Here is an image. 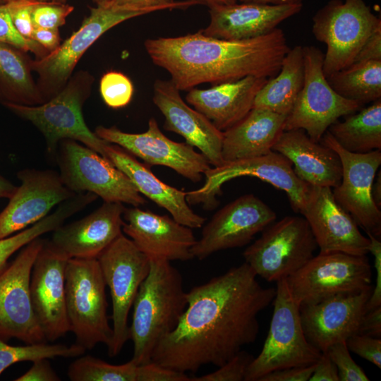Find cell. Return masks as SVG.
<instances>
[{
    "mask_svg": "<svg viewBox=\"0 0 381 381\" xmlns=\"http://www.w3.org/2000/svg\"><path fill=\"white\" fill-rule=\"evenodd\" d=\"M125 207L118 202H104L83 218L53 231L49 245L69 258H97L122 234Z\"/></svg>",
    "mask_w": 381,
    "mask_h": 381,
    "instance_id": "25",
    "label": "cell"
},
{
    "mask_svg": "<svg viewBox=\"0 0 381 381\" xmlns=\"http://www.w3.org/2000/svg\"><path fill=\"white\" fill-rule=\"evenodd\" d=\"M32 2L8 4L12 23L16 31L24 38L32 40L35 25L32 19Z\"/></svg>",
    "mask_w": 381,
    "mask_h": 381,
    "instance_id": "45",
    "label": "cell"
},
{
    "mask_svg": "<svg viewBox=\"0 0 381 381\" xmlns=\"http://www.w3.org/2000/svg\"><path fill=\"white\" fill-rule=\"evenodd\" d=\"M60 377L51 366L48 358L32 361L31 368L15 381H59Z\"/></svg>",
    "mask_w": 381,
    "mask_h": 381,
    "instance_id": "48",
    "label": "cell"
},
{
    "mask_svg": "<svg viewBox=\"0 0 381 381\" xmlns=\"http://www.w3.org/2000/svg\"><path fill=\"white\" fill-rule=\"evenodd\" d=\"M272 150L286 157L296 174L310 186L333 188L341 182L342 166L335 151L312 140L301 130L284 131Z\"/></svg>",
    "mask_w": 381,
    "mask_h": 381,
    "instance_id": "29",
    "label": "cell"
},
{
    "mask_svg": "<svg viewBox=\"0 0 381 381\" xmlns=\"http://www.w3.org/2000/svg\"><path fill=\"white\" fill-rule=\"evenodd\" d=\"M32 40L40 44L49 53L54 51L61 43L59 29L35 28Z\"/></svg>",
    "mask_w": 381,
    "mask_h": 381,
    "instance_id": "52",
    "label": "cell"
},
{
    "mask_svg": "<svg viewBox=\"0 0 381 381\" xmlns=\"http://www.w3.org/2000/svg\"><path fill=\"white\" fill-rule=\"evenodd\" d=\"M96 6H105L110 0H91Z\"/></svg>",
    "mask_w": 381,
    "mask_h": 381,
    "instance_id": "58",
    "label": "cell"
},
{
    "mask_svg": "<svg viewBox=\"0 0 381 381\" xmlns=\"http://www.w3.org/2000/svg\"><path fill=\"white\" fill-rule=\"evenodd\" d=\"M95 134L102 140L116 145L149 167L162 165L193 182L201 180L210 167L207 158L187 143L173 141L163 134L157 121L150 118L145 132L131 133L116 126H98Z\"/></svg>",
    "mask_w": 381,
    "mask_h": 381,
    "instance_id": "17",
    "label": "cell"
},
{
    "mask_svg": "<svg viewBox=\"0 0 381 381\" xmlns=\"http://www.w3.org/2000/svg\"><path fill=\"white\" fill-rule=\"evenodd\" d=\"M241 2H253L265 4H284L291 3H302L303 0H238Z\"/></svg>",
    "mask_w": 381,
    "mask_h": 381,
    "instance_id": "56",
    "label": "cell"
},
{
    "mask_svg": "<svg viewBox=\"0 0 381 381\" xmlns=\"http://www.w3.org/2000/svg\"><path fill=\"white\" fill-rule=\"evenodd\" d=\"M286 116L253 108L240 121L223 131L222 155L225 162L262 156L284 131Z\"/></svg>",
    "mask_w": 381,
    "mask_h": 381,
    "instance_id": "30",
    "label": "cell"
},
{
    "mask_svg": "<svg viewBox=\"0 0 381 381\" xmlns=\"http://www.w3.org/2000/svg\"><path fill=\"white\" fill-rule=\"evenodd\" d=\"M0 42L11 44L28 52H30L40 59L49 52L33 40L22 37L15 29L9 13L8 4H0Z\"/></svg>",
    "mask_w": 381,
    "mask_h": 381,
    "instance_id": "41",
    "label": "cell"
},
{
    "mask_svg": "<svg viewBox=\"0 0 381 381\" xmlns=\"http://www.w3.org/2000/svg\"><path fill=\"white\" fill-rule=\"evenodd\" d=\"M300 213L310 228L319 253L368 254V237L361 234L352 216L337 202L331 188L310 186Z\"/></svg>",
    "mask_w": 381,
    "mask_h": 381,
    "instance_id": "21",
    "label": "cell"
},
{
    "mask_svg": "<svg viewBox=\"0 0 381 381\" xmlns=\"http://www.w3.org/2000/svg\"><path fill=\"white\" fill-rule=\"evenodd\" d=\"M315 366V363L277 370L264 375L259 381H308Z\"/></svg>",
    "mask_w": 381,
    "mask_h": 381,
    "instance_id": "47",
    "label": "cell"
},
{
    "mask_svg": "<svg viewBox=\"0 0 381 381\" xmlns=\"http://www.w3.org/2000/svg\"><path fill=\"white\" fill-rule=\"evenodd\" d=\"M349 350L381 368V339L355 334L346 341Z\"/></svg>",
    "mask_w": 381,
    "mask_h": 381,
    "instance_id": "44",
    "label": "cell"
},
{
    "mask_svg": "<svg viewBox=\"0 0 381 381\" xmlns=\"http://www.w3.org/2000/svg\"><path fill=\"white\" fill-rule=\"evenodd\" d=\"M197 2L198 4H203L207 6L209 8L233 4L236 3L238 0H193Z\"/></svg>",
    "mask_w": 381,
    "mask_h": 381,
    "instance_id": "55",
    "label": "cell"
},
{
    "mask_svg": "<svg viewBox=\"0 0 381 381\" xmlns=\"http://www.w3.org/2000/svg\"><path fill=\"white\" fill-rule=\"evenodd\" d=\"M204 175V185L186 192V198L189 205L202 204L208 210L218 205L216 197L220 194L222 185L240 176L255 177L284 191L293 210L297 212L304 208L310 188L296 174L291 162L273 150L262 156L225 162L220 167L210 168Z\"/></svg>",
    "mask_w": 381,
    "mask_h": 381,
    "instance_id": "14",
    "label": "cell"
},
{
    "mask_svg": "<svg viewBox=\"0 0 381 381\" xmlns=\"http://www.w3.org/2000/svg\"><path fill=\"white\" fill-rule=\"evenodd\" d=\"M152 100L164 116V128L181 135L197 147L214 167L224 164L222 155L223 131L202 113L188 105L170 80H157Z\"/></svg>",
    "mask_w": 381,
    "mask_h": 381,
    "instance_id": "24",
    "label": "cell"
},
{
    "mask_svg": "<svg viewBox=\"0 0 381 381\" xmlns=\"http://www.w3.org/2000/svg\"><path fill=\"white\" fill-rule=\"evenodd\" d=\"M106 286L97 258L68 260L65 289L70 332L85 350L99 343L108 348L111 343Z\"/></svg>",
    "mask_w": 381,
    "mask_h": 381,
    "instance_id": "5",
    "label": "cell"
},
{
    "mask_svg": "<svg viewBox=\"0 0 381 381\" xmlns=\"http://www.w3.org/2000/svg\"><path fill=\"white\" fill-rule=\"evenodd\" d=\"M367 61H381V24L367 38L353 62Z\"/></svg>",
    "mask_w": 381,
    "mask_h": 381,
    "instance_id": "49",
    "label": "cell"
},
{
    "mask_svg": "<svg viewBox=\"0 0 381 381\" xmlns=\"http://www.w3.org/2000/svg\"><path fill=\"white\" fill-rule=\"evenodd\" d=\"M309 381H339L337 367L327 352H322Z\"/></svg>",
    "mask_w": 381,
    "mask_h": 381,
    "instance_id": "50",
    "label": "cell"
},
{
    "mask_svg": "<svg viewBox=\"0 0 381 381\" xmlns=\"http://www.w3.org/2000/svg\"><path fill=\"white\" fill-rule=\"evenodd\" d=\"M73 210L66 203L29 227L0 240V273L8 265V260L16 251L42 235L54 231L72 216Z\"/></svg>",
    "mask_w": 381,
    "mask_h": 381,
    "instance_id": "37",
    "label": "cell"
},
{
    "mask_svg": "<svg viewBox=\"0 0 381 381\" xmlns=\"http://www.w3.org/2000/svg\"><path fill=\"white\" fill-rule=\"evenodd\" d=\"M275 294L246 262L193 287L176 327L157 344L151 362L183 373L222 365L256 340L258 316Z\"/></svg>",
    "mask_w": 381,
    "mask_h": 381,
    "instance_id": "1",
    "label": "cell"
},
{
    "mask_svg": "<svg viewBox=\"0 0 381 381\" xmlns=\"http://www.w3.org/2000/svg\"><path fill=\"white\" fill-rule=\"evenodd\" d=\"M56 155L62 181L75 193L90 192L104 202L133 207L146 203L128 177L95 150L66 139L60 142Z\"/></svg>",
    "mask_w": 381,
    "mask_h": 381,
    "instance_id": "10",
    "label": "cell"
},
{
    "mask_svg": "<svg viewBox=\"0 0 381 381\" xmlns=\"http://www.w3.org/2000/svg\"><path fill=\"white\" fill-rule=\"evenodd\" d=\"M67 374L71 381H190L186 373L153 362L138 365L131 359L114 365L90 355L80 356L71 363Z\"/></svg>",
    "mask_w": 381,
    "mask_h": 381,
    "instance_id": "31",
    "label": "cell"
},
{
    "mask_svg": "<svg viewBox=\"0 0 381 381\" xmlns=\"http://www.w3.org/2000/svg\"><path fill=\"white\" fill-rule=\"evenodd\" d=\"M144 46L152 62L169 73L170 80L180 91L250 75L274 77L290 49L278 28L241 40L207 36L200 30L183 36L150 38Z\"/></svg>",
    "mask_w": 381,
    "mask_h": 381,
    "instance_id": "2",
    "label": "cell"
},
{
    "mask_svg": "<svg viewBox=\"0 0 381 381\" xmlns=\"http://www.w3.org/2000/svg\"><path fill=\"white\" fill-rule=\"evenodd\" d=\"M89 9L80 28L54 51L32 60V69L38 75L37 85L45 102L63 89L82 56L103 34L123 21L147 14L107 6H89Z\"/></svg>",
    "mask_w": 381,
    "mask_h": 381,
    "instance_id": "13",
    "label": "cell"
},
{
    "mask_svg": "<svg viewBox=\"0 0 381 381\" xmlns=\"http://www.w3.org/2000/svg\"><path fill=\"white\" fill-rule=\"evenodd\" d=\"M27 52L0 42V102L35 106L45 102L32 76Z\"/></svg>",
    "mask_w": 381,
    "mask_h": 381,
    "instance_id": "32",
    "label": "cell"
},
{
    "mask_svg": "<svg viewBox=\"0 0 381 381\" xmlns=\"http://www.w3.org/2000/svg\"><path fill=\"white\" fill-rule=\"evenodd\" d=\"M73 10L74 6L67 3L35 2L32 6V19L35 28L59 29Z\"/></svg>",
    "mask_w": 381,
    "mask_h": 381,
    "instance_id": "39",
    "label": "cell"
},
{
    "mask_svg": "<svg viewBox=\"0 0 381 381\" xmlns=\"http://www.w3.org/2000/svg\"><path fill=\"white\" fill-rule=\"evenodd\" d=\"M105 152L107 159L128 177L142 195L164 208L177 222L191 229L203 226L205 218L191 209L186 200V192L162 181L150 167L116 145L107 144Z\"/></svg>",
    "mask_w": 381,
    "mask_h": 381,
    "instance_id": "28",
    "label": "cell"
},
{
    "mask_svg": "<svg viewBox=\"0 0 381 381\" xmlns=\"http://www.w3.org/2000/svg\"><path fill=\"white\" fill-rule=\"evenodd\" d=\"M44 240L40 237L23 247L0 273V338H16L26 344L47 342L35 315L30 294L31 272Z\"/></svg>",
    "mask_w": 381,
    "mask_h": 381,
    "instance_id": "15",
    "label": "cell"
},
{
    "mask_svg": "<svg viewBox=\"0 0 381 381\" xmlns=\"http://www.w3.org/2000/svg\"><path fill=\"white\" fill-rule=\"evenodd\" d=\"M97 258L111 297L113 336L107 349L109 356L115 357L130 339L128 314L148 274L150 259L123 234Z\"/></svg>",
    "mask_w": 381,
    "mask_h": 381,
    "instance_id": "11",
    "label": "cell"
},
{
    "mask_svg": "<svg viewBox=\"0 0 381 381\" xmlns=\"http://www.w3.org/2000/svg\"><path fill=\"white\" fill-rule=\"evenodd\" d=\"M320 141L335 151L341 159V182L332 188L335 200L365 232L380 238L381 211L373 201L372 187L381 164L380 150L366 153L349 152L327 131Z\"/></svg>",
    "mask_w": 381,
    "mask_h": 381,
    "instance_id": "16",
    "label": "cell"
},
{
    "mask_svg": "<svg viewBox=\"0 0 381 381\" xmlns=\"http://www.w3.org/2000/svg\"><path fill=\"white\" fill-rule=\"evenodd\" d=\"M337 367L339 381H369L363 368L352 358L346 341L332 345L325 351Z\"/></svg>",
    "mask_w": 381,
    "mask_h": 381,
    "instance_id": "42",
    "label": "cell"
},
{
    "mask_svg": "<svg viewBox=\"0 0 381 381\" xmlns=\"http://www.w3.org/2000/svg\"><path fill=\"white\" fill-rule=\"evenodd\" d=\"M381 174L379 171L378 177L376 181L373 184L372 187V196L375 205L380 208L381 207Z\"/></svg>",
    "mask_w": 381,
    "mask_h": 381,
    "instance_id": "54",
    "label": "cell"
},
{
    "mask_svg": "<svg viewBox=\"0 0 381 381\" xmlns=\"http://www.w3.org/2000/svg\"><path fill=\"white\" fill-rule=\"evenodd\" d=\"M318 245L303 217L286 216L268 225L243 253L256 276L269 282L286 279L315 255Z\"/></svg>",
    "mask_w": 381,
    "mask_h": 381,
    "instance_id": "7",
    "label": "cell"
},
{
    "mask_svg": "<svg viewBox=\"0 0 381 381\" xmlns=\"http://www.w3.org/2000/svg\"><path fill=\"white\" fill-rule=\"evenodd\" d=\"M198 4L193 0H110L105 6L112 8L141 11L150 13L167 9L187 8Z\"/></svg>",
    "mask_w": 381,
    "mask_h": 381,
    "instance_id": "43",
    "label": "cell"
},
{
    "mask_svg": "<svg viewBox=\"0 0 381 381\" xmlns=\"http://www.w3.org/2000/svg\"><path fill=\"white\" fill-rule=\"evenodd\" d=\"M346 116L327 129L341 147L353 153L381 150V99Z\"/></svg>",
    "mask_w": 381,
    "mask_h": 381,
    "instance_id": "34",
    "label": "cell"
},
{
    "mask_svg": "<svg viewBox=\"0 0 381 381\" xmlns=\"http://www.w3.org/2000/svg\"><path fill=\"white\" fill-rule=\"evenodd\" d=\"M122 231L149 259L187 261L196 242L191 228L167 215L138 207L125 208Z\"/></svg>",
    "mask_w": 381,
    "mask_h": 381,
    "instance_id": "23",
    "label": "cell"
},
{
    "mask_svg": "<svg viewBox=\"0 0 381 381\" xmlns=\"http://www.w3.org/2000/svg\"><path fill=\"white\" fill-rule=\"evenodd\" d=\"M99 92L107 106L112 109H120L131 101L134 87L127 75L121 72L110 71L101 78Z\"/></svg>",
    "mask_w": 381,
    "mask_h": 381,
    "instance_id": "38",
    "label": "cell"
},
{
    "mask_svg": "<svg viewBox=\"0 0 381 381\" xmlns=\"http://www.w3.org/2000/svg\"><path fill=\"white\" fill-rule=\"evenodd\" d=\"M253 358L248 352L241 350L217 370L199 377H190V381H244Z\"/></svg>",
    "mask_w": 381,
    "mask_h": 381,
    "instance_id": "40",
    "label": "cell"
},
{
    "mask_svg": "<svg viewBox=\"0 0 381 381\" xmlns=\"http://www.w3.org/2000/svg\"><path fill=\"white\" fill-rule=\"evenodd\" d=\"M21 183L0 212V240L45 217L56 205L74 197L53 170L25 169L17 174Z\"/></svg>",
    "mask_w": 381,
    "mask_h": 381,
    "instance_id": "19",
    "label": "cell"
},
{
    "mask_svg": "<svg viewBox=\"0 0 381 381\" xmlns=\"http://www.w3.org/2000/svg\"><path fill=\"white\" fill-rule=\"evenodd\" d=\"M289 292L300 305L373 288L372 270L366 255L318 253L286 279Z\"/></svg>",
    "mask_w": 381,
    "mask_h": 381,
    "instance_id": "12",
    "label": "cell"
},
{
    "mask_svg": "<svg viewBox=\"0 0 381 381\" xmlns=\"http://www.w3.org/2000/svg\"><path fill=\"white\" fill-rule=\"evenodd\" d=\"M267 79L250 75L212 85L207 89L193 87L188 90L186 100L216 128L224 131L253 109L256 95Z\"/></svg>",
    "mask_w": 381,
    "mask_h": 381,
    "instance_id": "27",
    "label": "cell"
},
{
    "mask_svg": "<svg viewBox=\"0 0 381 381\" xmlns=\"http://www.w3.org/2000/svg\"><path fill=\"white\" fill-rule=\"evenodd\" d=\"M372 289L338 294L300 306L302 327L309 342L325 352L332 345L357 334Z\"/></svg>",
    "mask_w": 381,
    "mask_h": 381,
    "instance_id": "22",
    "label": "cell"
},
{
    "mask_svg": "<svg viewBox=\"0 0 381 381\" xmlns=\"http://www.w3.org/2000/svg\"><path fill=\"white\" fill-rule=\"evenodd\" d=\"M303 47L296 45L289 49L277 75L268 78L258 91L253 107L287 116L303 87Z\"/></svg>",
    "mask_w": 381,
    "mask_h": 381,
    "instance_id": "33",
    "label": "cell"
},
{
    "mask_svg": "<svg viewBox=\"0 0 381 381\" xmlns=\"http://www.w3.org/2000/svg\"><path fill=\"white\" fill-rule=\"evenodd\" d=\"M54 1L59 3H66L68 0H54Z\"/></svg>",
    "mask_w": 381,
    "mask_h": 381,
    "instance_id": "59",
    "label": "cell"
},
{
    "mask_svg": "<svg viewBox=\"0 0 381 381\" xmlns=\"http://www.w3.org/2000/svg\"><path fill=\"white\" fill-rule=\"evenodd\" d=\"M5 4L4 0H0V4Z\"/></svg>",
    "mask_w": 381,
    "mask_h": 381,
    "instance_id": "60",
    "label": "cell"
},
{
    "mask_svg": "<svg viewBox=\"0 0 381 381\" xmlns=\"http://www.w3.org/2000/svg\"><path fill=\"white\" fill-rule=\"evenodd\" d=\"M381 20L364 0H330L313 18L315 38L326 45V78L351 64Z\"/></svg>",
    "mask_w": 381,
    "mask_h": 381,
    "instance_id": "8",
    "label": "cell"
},
{
    "mask_svg": "<svg viewBox=\"0 0 381 381\" xmlns=\"http://www.w3.org/2000/svg\"><path fill=\"white\" fill-rule=\"evenodd\" d=\"M4 3H15V2H43V1H54V0H4Z\"/></svg>",
    "mask_w": 381,
    "mask_h": 381,
    "instance_id": "57",
    "label": "cell"
},
{
    "mask_svg": "<svg viewBox=\"0 0 381 381\" xmlns=\"http://www.w3.org/2000/svg\"><path fill=\"white\" fill-rule=\"evenodd\" d=\"M133 306L131 360L142 365L151 362L157 344L175 329L187 306L181 274L170 261L150 259L148 274L139 287Z\"/></svg>",
    "mask_w": 381,
    "mask_h": 381,
    "instance_id": "3",
    "label": "cell"
},
{
    "mask_svg": "<svg viewBox=\"0 0 381 381\" xmlns=\"http://www.w3.org/2000/svg\"><path fill=\"white\" fill-rule=\"evenodd\" d=\"M94 76L80 70L71 76L63 89L47 102L35 106L3 104L18 117L30 122L43 135L47 152L56 155L61 140L77 141L106 158L109 143L98 137L85 123L83 107L90 95Z\"/></svg>",
    "mask_w": 381,
    "mask_h": 381,
    "instance_id": "4",
    "label": "cell"
},
{
    "mask_svg": "<svg viewBox=\"0 0 381 381\" xmlns=\"http://www.w3.org/2000/svg\"><path fill=\"white\" fill-rule=\"evenodd\" d=\"M304 79L294 104L286 116L284 131L301 129L320 142L339 118L361 109L363 105L337 94L323 72L324 54L314 46L303 47Z\"/></svg>",
    "mask_w": 381,
    "mask_h": 381,
    "instance_id": "9",
    "label": "cell"
},
{
    "mask_svg": "<svg viewBox=\"0 0 381 381\" xmlns=\"http://www.w3.org/2000/svg\"><path fill=\"white\" fill-rule=\"evenodd\" d=\"M17 186L0 174V198H9Z\"/></svg>",
    "mask_w": 381,
    "mask_h": 381,
    "instance_id": "53",
    "label": "cell"
},
{
    "mask_svg": "<svg viewBox=\"0 0 381 381\" xmlns=\"http://www.w3.org/2000/svg\"><path fill=\"white\" fill-rule=\"evenodd\" d=\"M302 7L300 2H236L216 6L209 9L210 23L201 31L207 36L228 40L255 38L272 32L281 23L300 12Z\"/></svg>",
    "mask_w": 381,
    "mask_h": 381,
    "instance_id": "26",
    "label": "cell"
},
{
    "mask_svg": "<svg viewBox=\"0 0 381 381\" xmlns=\"http://www.w3.org/2000/svg\"><path fill=\"white\" fill-rule=\"evenodd\" d=\"M276 284L268 334L260 353L248 367L244 381H259L277 370L315 364L322 354L304 334L300 305L291 296L286 279Z\"/></svg>",
    "mask_w": 381,
    "mask_h": 381,
    "instance_id": "6",
    "label": "cell"
},
{
    "mask_svg": "<svg viewBox=\"0 0 381 381\" xmlns=\"http://www.w3.org/2000/svg\"><path fill=\"white\" fill-rule=\"evenodd\" d=\"M85 349L78 344H48L46 342L11 346L0 338V375L11 365L23 361H34L40 358L54 357L72 358L83 356Z\"/></svg>",
    "mask_w": 381,
    "mask_h": 381,
    "instance_id": "36",
    "label": "cell"
},
{
    "mask_svg": "<svg viewBox=\"0 0 381 381\" xmlns=\"http://www.w3.org/2000/svg\"><path fill=\"white\" fill-rule=\"evenodd\" d=\"M327 80L337 94L362 105L381 99V61L353 62Z\"/></svg>",
    "mask_w": 381,
    "mask_h": 381,
    "instance_id": "35",
    "label": "cell"
},
{
    "mask_svg": "<svg viewBox=\"0 0 381 381\" xmlns=\"http://www.w3.org/2000/svg\"><path fill=\"white\" fill-rule=\"evenodd\" d=\"M357 334L381 336V306L367 310L363 315Z\"/></svg>",
    "mask_w": 381,
    "mask_h": 381,
    "instance_id": "51",
    "label": "cell"
},
{
    "mask_svg": "<svg viewBox=\"0 0 381 381\" xmlns=\"http://www.w3.org/2000/svg\"><path fill=\"white\" fill-rule=\"evenodd\" d=\"M276 217L274 211L255 195H241L218 210L205 224L191 248L193 258L202 260L218 251L244 246Z\"/></svg>",
    "mask_w": 381,
    "mask_h": 381,
    "instance_id": "18",
    "label": "cell"
},
{
    "mask_svg": "<svg viewBox=\"0 0 381 381\" xmlns=\"http://www.w3.org/2000/svg\"><path fill=\"white\" fill-rule=\"evenodd\" d=\"M369 238L368 253L373 256V264L375 270V283L373 286L372 292L366 305V310L381 306V242L377 237L366 232Z\"/></svg>",
    "mask_w": 381,
    "mask_h": 381,
    "instance_id": "46",
    "label": "cell"
},
{
    "mask_svg": "<svg viewBox=\"0 0 381 381\" xmlns=\"http://www.w3.org/2000/svg\"><path fill=\"white\" fill-rule=\"evenodd\" d=\"M68 260L44 241L31 272V302L48 341H54L70 332L65 289Z\"/></svg>",
    "mask_w": 381,
    "mask_h": 381,
    "instance_id": "20",
    "label": "cell"
}]
</instances>
